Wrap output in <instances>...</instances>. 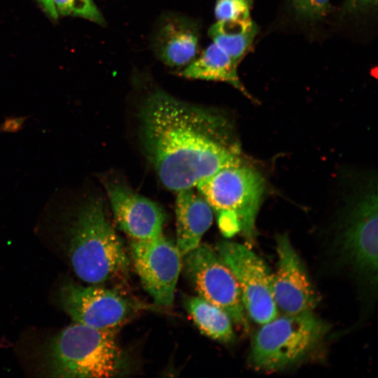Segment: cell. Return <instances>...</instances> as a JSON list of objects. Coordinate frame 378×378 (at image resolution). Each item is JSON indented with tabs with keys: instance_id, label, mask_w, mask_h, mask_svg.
<instances>
[{
	"instance_id": "cell-1",
	"label": "cell",
	"mask_w": 378,
	"mask_h": 378,
	"mask_svg": "<svg viewBox=\"0 0 378 378\" xmlns=\"http://www.w3.org/2000/svg\"><path fill=\"white\" fill-rule=\"evenodd\" d=\"M144 153L162 183L178 192L229 167L244 163L240 143L220 111L155 91L139 113Z\"/></svg>"
},
{
	"instance_id": "cell-2",
	"label": "cell",
	"mask_w": 378,
	"mask_h": 378,
	"mask_svg": "<svg viewBox=\"0 0 378 378\" xmlns=\"http://www.w3.org/2000/svg\"><path fill=\"white\" fill-rule=\"evenodd\" d=\"M76 216L71 229L69 255L76 275L85 282L99 284L124 271L129 258L102 202H86Z\"/></svg>"
},
{
	"instance_id": "cell-3",
	"label": "cell",
	"mask_w": 378,
	"mask_h": 378,
	"mask_svg": "<svg viewBox=\"0 0 378 378\" xmlns=\"http://www.w3.org/2000/svg\"><path fill=\"white\" fill-rule=\"evenodd\" d=\"M254 334L249 354L255 369L275 371L305 361L321 346L329 326L312 311L278 315Z\"/></svg>"
},
{
	"instance_id": "cell-4",
	"label": "cell",
	"mask_w": 378,
	"mask_h": 378,
	"mask_svg": "<svg viewBox=\"0 0 378 378\" xmlns=\"http://www.w3.org/2000/svg\"><path fill=\"white\" fill-rule=\"evenodd\" d=\"M113 329L74 323L52 340L48 365L52 377H110L119 373L122 356Z\"/></svg>"
},
{
	"instance_id": "cell-5",
	"label": "cell",
	"mask_w": 378,
	"mask_h": 378,
	"mask_svg": "<svg viewBox=\"0 0 378 378\" xmlns=\"http://www.w3.org/2000/svg\"><path fill=\"white\" fill-rule=\"evenodd\" d=\"M338 227L334 250L339 261L370 288L377 285L378 203L372 181L355 198Z\"/></svg>"
},
{
	"instance_id": "cell-6",
	"label": "cell",
	"mask_w": 378,
	"mask_h": 378,
	"mask_svg": "<svg viewBox=\"0 0 378 378\" xmlns=\"http://www.w3.org/2000/svg\"><path fill=\"white\" fill-rule=\"evenodd\" d=\"M196 187L216 213H234L246 239L254 241L256 217L265 189V180L258 171L241 163L217 172Z\"/></svg>"
},
{
	"instance_id": "cell-7",
	"label": "cell",
	"mask_w": 378,
	"mask_h": 378,
	"mask_svg": "<svg viewBox=\"0 0 378 378\" xmlns=\"http://www.w3.org/2000/svg\"><path fill=\"white\" fill-rule=\"evenodd\" d=\"M187 276L198 296L226 312L232 321L246 326V314L237 281L217 251L207 244L183 255Z\"/></svg>"
},
{
	"instance_id": "cell-8",
	"label": "cell",
	"mask_w": 378,
	"mask_h": 378,
	"mask_svg": "<svg viewBox=\"0 0 378 378\" xmlns=\"http://www.w3.org/2000/svg\"><path fill=\"white\" fill-rule=\"evenodd\" d=\"M216 251L233 272L246 314L258 324L279 314L272 290V273L258 255L239 243L222 241Z\"/></svg>"
},
{
	"instance_id": "cell-9",
	"label": "cell",
	"mask_w": 378,
	"mask_h": 378,
	"mask_svg": "<svg viewBox=\"0 0 378 378\" xmlns=\"http://www.w3.org/2000/svg\"><path fill=\"white\" fill-rule=\"evenodd\" d=\"M132 261L141 282L154 302L170 307L174 299L183 256L163 234L146 240H132Z\"/></svg>"
},
{
	"instance_id": "cell-10",
	"label": "cell",
	"mask_w": 378,
	"mask_h": 378,
	"mask_svg": "<svg viewBox=\"0 0 378 378\" xmlns=\"http://www.w3.org/2000/svg\"><path fill=\"white\" fill-rule=\"evenodd\" d=\"M59 293L62 308L75 322L96 328L115 330L134 311L125 297L97 284L83 286L68 282Z\"/></svg>"
},
{
	"instance_id": "cell-11",
	"label": "cell",
	"mask_w": 378,
	"mask_h": 378,
	"mask_svg": "<svg viewBox=\"0 0 378 378\" xmlns=\"http://www.w3.org/2000/svg\"><path fill=\"white\" fill-rule=\"evenodd\" d=\"M277 267L272 274L273 298L279 312L312 311L318 298L304 265L286 234L276 237Z\"/></svg>"
},
{
	"instance_id": "cell-12",
	"label": "cell",
	"mask_w": 378,
	"mask_h": 378,
	"mask_svg": "<svg viewBox=\"0 0 378 378\" xmlns=\"http://www.w3.org/2000/svg\"><path fill=\"white\" fill-rule=\"evenodd\" d=\"M118 227L134 240H146L162 234L164 214L150 200L120 183L106 186Z\"/></svg>"
},
{
	"instance_id": "cell-13",
	"label": "cell",
	"mask_w": 378,
	"mask_h": 378,
	"mask_svg": "<svg viewBox=\"0 0 378 378\" xmlns=\"http://www.w3.org/2000/svg\"><path fill=\"white\" fill-rule=\"evenodd\" d=\"M198 26L192 20L179 16L163 20L154 37V49L159 59L173 68H182L198 55Z\"/></svg>"
},
{
	"instance_id": "cell-14",
	"label": "cell",
	"mask_w": 378,
	"mask_h": 378,
	"mask_svg": "<svg viewBox=\"0 0 378 378\" xmlns=\"http://www.w3.org/2000/svg\"><path fill=\"white\" fill-rule=\"evenodd\" d=\"M212 220L213 210L198 191L192 188L177 192L176 245L182 256L200 244Z\"/></svg>"
},
{
	"instance_id": "cell-15",
	"label": "cell",
	"mask_w": 378,
	"mask_h": 378,
	"mask_svg": "<svg viewBox=\"0 0 378 378\" xmlns=\"http://www.w3.org/2000/svg\"><path fill=\"white\" fill-rule=\"evenodd\" d=\"M237 66L222 49L212 43L179 74L190 79L227 83L252 99L238 76Z\"/></svg>"
},
{
	"instance_id": "cell-16",
	"label": "cell",
	"mask_w": 378,
	"mask_h": 378,
	"mask_svg": "<svg viewBox=\"0 0 378 378\" xmlns=\"http://www.w3.org/2000/svg\"><path fill=\"white\" fill-rule=\"evenodd\" d=\"M258 29L251 19L216 21L209 29L214 43L239 65L248 52Z\"/></svg>"
},
{
	"instance_id": "cell-17",
	"label": "cell",
	"mask_w": 378,
	"mask_h": 378,
	"mask_svg": "<svg viewBox=\"0 0 378 378\" xmlns=\"http://www.w3.org/2000/svg\"><path fill=\"white\" fill-rule=\"evenodd\" d=\"M184 304L204 334L224 343L232 342L235 340L232 321L223 309L200 296L187 297Z\"/></svg>"
},
{
	"instance_id": "cell-18",
	"label": "cell",
	"mask_w": 378,
	"mask_h": 378,
	"mask_svg": "<svg viewBox=\"0 0 378 378\" xmlns=\"http://www.w3.org/2000/svg\"><path fill=\"white\" fill-rule=\"evenodd\" d=\"M56 11L62 15L83 18L103 24L104 20L93 0H52Z\"/></svg>"
},
{
	"instance_id": "cell-19",
	"label": "cell",
	"mask_w": 378,
	"mask_h": 378,
	"mask_svg": "<svg viewBox=\"0 0 378 378\" xmlns=\"http://www.w3.org/2000/svg\"><path fill=\"white\" fill-rule=\"evenodd\" d=\"M252 4V0H216L215 6L216 20L249 19Z\"/></svg>"
},
{
	"instance_id": "cell-20",
	"label": "cell",
	"mask_w": 378,
	"mask_h": 378,
	"mask_svg": "<svg viewBox=\"0 0 378 378\" xmlns=\"http://www.w3.org/2000/svg\"><path fill=\"white\" fill-rule=\"evenodd\" d=\"M296 13L306 19L316 20L328 12L330 0H290Z\"/></svg>"
},
{
	"instance_id": "cell-21",
	"label": "cell",
	"mask_w": 378,
	"mask_h": 378,
	"mask_svg": "<svg viewBox=\"0 0 378 378\" xmlns=\"http://www.w3.org/2000/svg\"><path fill=\"white\" fill-rule=\"evenodd\" d=\"M218 224L222 234L230 237L240 231V226L237 216L230 211L216 212Z\"/></svg>"
},
{
	"instance_id": "cell-22",
	"label": "cell",
	"mask_w": 378,
	"mask_h": 378,
	"mask_svg": "<svg viewBox=\"0 0 378 378\" xmlns=\"http://www.w3.org/2000/svg\"><path fill=\"white\" fill-rule=\"evenodd\" d=\"M38 1L49 17L53 20L57 19L58 14L56 11L52 0H38Z\"/></svg>"
},
{
	"instance_id": "cell-23",
	"label": "cell",
	"mask_w": 378,
	"mask_h": 378,
	"mask_svg": "<svg viewBox=\"0 0 378 378\" xmlns=\"http://www.w3.org/2000/svg\"><path fill=\"white\" fill-rule=\"evenodd\" d=\"M352 4L360 8H366L375 6L377 0H351Z\"/></svg>"
}]
</instances>
